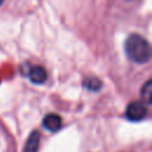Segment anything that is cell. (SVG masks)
Instances as JSON below:
<instances>
[{
  "mask_svg": "<svg viewBox=\"0 0 152 152\" xmlns=\"http://www.w3.org/2000/svg\"><path fill=\"white\" fill-rule=\"evenodd\" d=\"M125 51L127 57L134 63H146L151 57V49L148 42L139 34H132L125 43Z\"/></svg>",
  "mask_w": 152,
  "mask_h": 152,
  "instance_id": "obj_1",
  "label": "cell"
},
{
  "mask_svg": "<svg viewBox=\"0 0 152 152\" xmlns=\"http://www.w3.org/2000/svg\"><path fill=\"white\" fill-rule=\"evenodd\" d=\"M147 113V109L142 102L134 101L131 102L126 108V118L131 121H139L141 120Z\"/></svg>",
  "mask_w": 152,
  "mask_h": 152,
  "instance_id": "obj_2",
  "label": "cell"
},
{
  "mask_svg": "<svg viewBox=\"0 0 152 152\" xmlns=\"http://www.w3.org/2000/svg\"><path fill=\"white\" fill-rule=\"evenodd\" d=\"M46 70L40 65H30L27 69V77L32 83L42 84L46 80Z\"/></svg>",
  "mask_w": 152,
  "mask_h": 152,
  "instance_id": "obj_3",
  "label": "cell"
},
{
  "mask_svg": "<svg viewBox=\"0 0 152 152\" xmlns=\"http://www.w3.org/2000/svg\"><path fill=\"white\" fill-rule=\"evenodd\" d=\"M43 126L46 129L51 131V132H57L61 128V126H62V119H61L59 115H57L55 113H50V114L44 116Z\"/></svg>",
  "mask_w": 152,
  "mask_h": 152,
  "instance_id": "obj_4",
  "label": "cell"
},
{
  "mask_svg": "<svg viewBox=\"0 0 152 152\" xmlns=\"http://www.w3.org/2000/svg\"><path fill=\"white\" fill-rule=\"evenodd\" d=\"M38 146H39V132L38 131H33L28 135V138H27V140L25 142L23 152H37L38 151Z\"/></svg>",
  "mask_w": 152,
  "mask_h": 152,
  "instance_id": "obj_5",
  "label": "cell"
},
{
  "mask_svg": "<svg viewBox=\"0 0 152 152\" xmlns=\"http://www.w3.org/2000/svg\"><path fill=\"white\" fill-rule=\"evenodd\" d=\"M151 93H152V82L151 80H148L141 88V99H142V102L150 104L151 103Z\"/></svg>",
  "mask_w": 152,
  "mask_h": 152,
  "instance_id": "obj_6",
  "label": "cell"
},
{
  "mask_svg": "<svg viewBox=\"0 0 152 152\" xmlns=\"http://www.w3.org/2000/svg\"><path fill=\"white\" fill-rule=\"evenodd\" d=\"M83 86H84L87 89H89V90H91V91H95V90H99V89L101 88L102 84H101V82H100L99 78H95V77H88V78L84 80Z\"/></svg>",
  "mask_w": 152,
  "mask_h": 152,
  "instance_id": "obj_7",
  "label": "cell"
},
{
  "mask_svg": "<svg viewBox=\"0 0 152 152\" xmlns=\"http://www.w3.org/2000/svg\"><path fill=\"white\" fill-rule=\"evenodd\" d=\"M2 1H4V0H0V5H1V4H2Z\"/></svg>",
  "mask_w": 152,
  "mask_h": 152,
  "instance_id": "obj_8",
  "label": "cell"
},
{
  "mask_svg": "<svg viewBox=\"0 0 152 152\" xmlns=\"http://www.w3.org/2000/svg\"><path fill=\"white\" fill-rule=\"evenodd\" d=\"M128 1H131V0H128Z\"/></svg>",
  "mask_w": 152,
  "mask_h": 152,
  "instance_id": "obj_9",
  "label": "cell"
}]
</instances>
